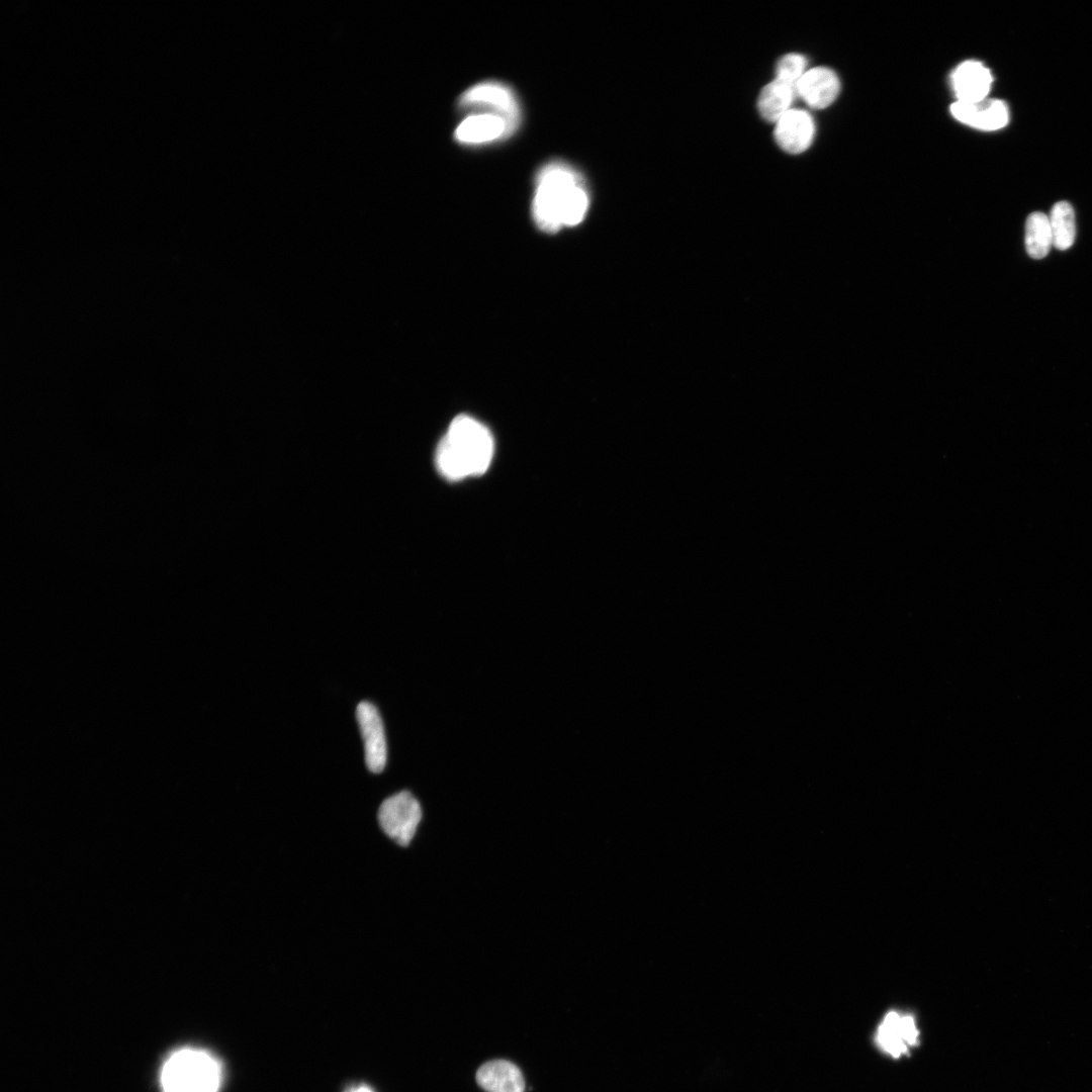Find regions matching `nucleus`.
Segmentation results:
<instances>
[{
    "mask_svg": "<svg viewBox=\"0 0 1092 1092\" xmlns=\"http://www.w3.org/2000/svg\"><path fill=\"white\" fill-rule=\"evenodd\" d=\"M223 1078L222 1066L211 1053L197 1048H183L172 1053L160 1073L162 1092H218Z\"/></svg>",
    "mask_w": 1092,
    "mask_h": 1092,
    "instance_id": "7ed1b4c3",
    "label": "nucleus"
},
{
    "mask_svg": "<svg viewBox=\"0 0 1092 1092\" xmlns=\"http://www.w3.org/2000/svg\"><path fill=\"white\" fill-rule=\"evenodd\" d=\"M815 135L814 119L803 109L792 108L777 122L774 136L778 146L787 153L800 154L812 144Z\"/></svg>",
    "mask_w": 1092,
    "mask_h": 1092,
    "instance_id": "1a4fd4ad",
    "label": "nucleus"
},
{
    "mask_svg": "<svg viewBox=\"0 0 1092 1092\" xmlns=\"http://www.w3.org/2000/svg\"><path fill=\"white\" fill-rule=\"evenodd\" d=\"M588 205L584 179L574 167L556 160L539 170L532 213L542 231L556 233L563 226L578 224L584 218Z\"/></svg>",
    "mask_w": 1092,
    "mask_h": 1092,
    "instance_id": "f257e3e1",
    "label": "nucleus"
},
{
    "mask_svg": "<svg viewBox=\"0 0 1092 1092\" xmlns=\"http://www.w3.org/2000/svg\"><path fill=\"white\" fill-rule=\"evenodd\" d=\"M1053 246L1049 216L1035 211L1028 215L1025 223V248L1033 259L1044 258Z\"/></svg>",
    "mask_w": 1092,
    "mask_h": 1092,
    "instance_id": "4468645a",
    "label": "nucleus"
},
{
    "mask_svg": "<svg viewBox=\"0 0 1092 1092\" xmlns=\"http://www.w3.org/2000/svg\"><path fill=\"white\" fill-rule=\"evenodd\" d=\"M492 456L489 430L477 420L460 415L451 422L437 447L436 464L444 477L460 480L484 473Z\"/></svg>",
    "mask_w": 1092,
    "mask_h": 1092,
    "instance_id": "f03ea898",
    "label": "nucleus"
},
{
    "mask_svg": "<svg viewBox=\"0 0 1092 1092\" xmlns=\"http://www.w3.org/2000/svg\"><path fill=\"white\" fill-rule=\"evenodd\" d=\"M878 1042L881 1048L894 1058L908 1052L902 1030V1016L889 1012L878 1030Z\"/></svg>",
    "mask_w": 1092,
    "mask_h": 1092,
    "instance_id": "dca6fc26",
    "label": "nucleus"
},
{
    "mask_svg": "<svg viewBox=\"0 0 1092 1092\" xmlns=\"http://www.w3.org/2000/svg\"><path fill=\"white\" fill-rule=\"evenodd\" d=\"M796 97V86L774 79L759 93L758 112L764 120L776 123L792 109Z\"/></svg>",
    "mask_w": 1092,
    "mask_h": 1092,
    "instance_id": "ddd939ff",
    "label": "nucleus"
},
{
    "mask_svg": "<svg viewBox=\"0 0 1092 1092\" xmlns=\"http://www.w3.org/2000/svg\"><path fill=\"white\" fill-rule=\"evenodd\" d=\"M348 1092H373L371 1088L365 1085H359L351 1088Z\"/></svg>",
    "mask_w": 1092,
    "mask_h": 1092,
    "instance_id": "6ab92c4d",
    "label": "nucleus"
},
{
    "mask_svg": "<svg viewBox=\"0 0 1092 1092\" xmlns=\"http://www.w3.org/2000/svg\"><path fill=\"white\" fill-rule=\"evenodd\" d=\"M950 112L957 120L981 130H997L1009 121L1007 105L997 99L956 101L950 106Z\"/></svg>",
    "mask_w": 1092,
    "mask_h": 1092,
    "instance_id": "6e6552de",
    "label": "nucleus"
},
{
    "mask_svg": "<svg viewBox=\"0 0 1092 1092\" xmlns=\"http://www.w3.org/2000/svg\"><path fill=\"white\" fill-rule=\"evenodd\" d=\"M1053 246L1058 250L1069 249L1076 236L1075 213L1067 201L1057 202L1049 216Z\"/></svg>",
    "mask_w": 1092,
    "mask_h": 1092,
    "instance_id": "2eb2a0df",
    "label": "nucleus"
},
{
    "mask_svg": "<svg viewBox=\"0 0 1092 1092\" xmlns=\"http://www.w3.org/2000/svg\"><path fill=\"white\" fill-rule=\"evenodd\" d=\"M458 104L470 112H490L504 117L514 132L521 121L515 92L498 81H484L469 87L459 97Z\"/></svg>",
    "mask_w": 1092,
    "mask_h": 1092,
    "instance_id": "20e7f679",
    "label": "nucleus"
},
{
    "mask_svg": "<svg viewBox=\"0 0 1092 1092\" xmlns=\"http://www.w3.org/2000/svg\"><path fill=\"white\" fill-rule=\"evenodd\" d=\"M476 1081L486 1092H525L521 1070L506 1060H492L480 1066Z\"/></svg>",
    "mask_w": 1092,
    "mask_h": 1092,
    "instance_id": "f8f14e48",
    "label": "nucleus"
},
{
    "mask_svg": "<svg viewBox=\"0 0 1092 1092\" xmlns=\"http://www.w3.org/2000/svg\"><path fill=\"white\" fill-rule=\"evenodd\" d=\"M807 59L796 53L783 56L777 63L776 78L780 81L796 86L806 73Z\"/></svg>",
    "mask_w": 1092,
    "mask_h": 1092,
    "instance_id": "f3484780",
    "label": "nucleus"
},
{
    "mask_svg": "<svg viewBox=\"0 0 1092 1092\" xmlns=\"http://www.w3.org/2000/svg\"><path fill=\"white\" fill-rule=\"evenodd\" d=\"M993 78L979 61H965L950 75L951 89L957 101L974 102L987 98Z\"/></svg>",
    "mask_w": 1092,
    "mask_h": 1092,
    "instance_id": "9b49d317",
    "label": "nucleus"
},
{
    "mask_svg": "<svg viewBox=\"0 0 1092 1092\" xmlns=\"http://www.w3.org/2000/svg\"><path fill=\"white\" fill-rule=\"evenodd\" d=\"M902 1029L905 1042L913 1045L917 1043L918 1030L912 1016H902Z\"/></svg>",
    "mask_w": 1092,
    "mask_h": 1092,
    "instance_id": "a211bd4d",
    "label": "nucleus"
},
{
    "mask_svg": "<svg viewBox=\"0 0 1092 1092\" xmlns=\"http://www.w3.org/2000/svg\"><path fill=\"white\" fill-rule=\"evenodd\" d=\"M514 130L507 120L490 112H470L457 125L455 140L462 145L479 146L509 138Z\"/></svg>",
    "mask_w": 1092,
    "mask_h": 1092,
    "instance_id": "0eeeda50",
    "label": "nucleus"
},
{
    "mask_svg": "<svg viewBox=\"0 0 1092 1092\" xmlns=\"http://www.w3.org/2000/svg\"><path fill=\"white\" fill-rule=\"evenodd\" d=\"M377 819L390 839L400 846H407L422 819L421 805L412 793L401 791L381 803Z\"/></svg>",
    "mask_w": 1092,
    "mask_h": 1092,
    "instance_id": "39448f33",
    "label": "nucleus"
},
{
    "mask_svg": "<svg viewBox=\"0 0 1092 1092\" xmlns=\"http://www.w3.org/2000/svg\"><path fill=\"white\" fill-rule=\"evenodd\" d=\"M356 717L364 741L366 765L374 774L381 772L387 759L386 739L381 717L376 707L367 701L358 704Z\"/></svg>",
    "mask_w": 1092,
    "mask_h": 1092,
    "instance_id": "423d86ee",
    "label": "nucleus"
},
{
    "mask_svg": "<svg viewBox=\"0 0 1092 1092\" xmlns=\"http://www.w3.org/2000/svg\"><path fill=\"white\" fill-rule=\"evenodd\" d=\"M797 96L816 109L829 106L838 96L840 82L836 73L826 67L807 70L796 85Z\"/></svg>",
    "mask_w": 1092,
    "mask_h": 1092,
    "instance_id": "9d476101",
    "label": "nucleus"
}]
</instances>
